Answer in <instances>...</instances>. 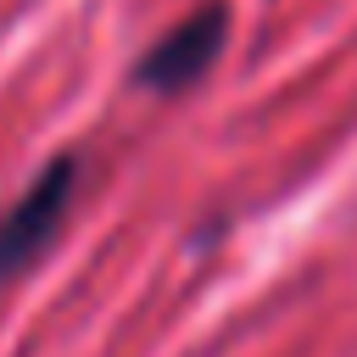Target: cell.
I'll return each instance as SVG.
<instances>
[{"mask_svg":"<svg viewBox=\"0 0 357 357\" xmlns=\"http://www.w3.org/2000/svg\"><path fill=\"white\" fill-rule=\"evenodd\" d=\"M73 184H78V156H56V162L0 212V279H11V273H22L28 262L45 257V245H50L56 229L67 223Z\"/></svg>","mask_w":357,"mask_h":357,"instance_id":"6da1fadb","label":"cell"},{"mask_svg":"<svg viewBox=\"0 0 357 357\" xmlns=\"http://www.w3.org/2000/svg\"><path fill=\"white\" fill-rule=\"evenodd\" d=\"M223 39H229V6L223 0H206V6H195L184 22H173L139 61H134V78L145 84V89H190L212 61H218V50H223Z\"/></svg>","mask_w":357,"mask_h":357,"instance_id":"7a4b0ae2","label":"cell"}]
</instances>
